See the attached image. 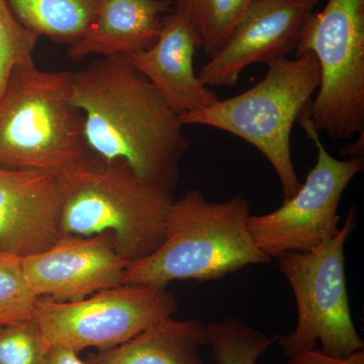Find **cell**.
Instances as JSON below:
<instances>
[{"instance_id":"cell-4","label":"cell","mask_w":364,"mask_h":364,"mask_svg":"<svg viewBox=\"0 0 364 364\" xmlns=\"http://www.w3.org/2000/svg\"><path fill=\"white\" fill-rule=\"evenodd\" d=\"M90 155L71 72L16 68L0 100V167L58 174Z\"/></svg>"},{"instance_id":"cell-21","label":"cell","mask_w":364,"mask_h":364,"mask_svg":"<svg viewBox=\"0 0 364 364\" xmlns=\"http://www.w3.org/2000/svg\"><path fill=\"white\" fill-rule=\"evenodd\" d=\"M50 350L33 320L0 326V364H47Z\"/></svg>"},{"instance_id":"cell-11","label":"cell","mask_w":364,"mask_h":364,"mask_svg":"<svg viewBox=\"0 0 364 364\" xmlns=\"http://www.w3.org/2000/svg\"><path fill=\"white\" fill-rule=\"evenodd\" d=\"M28 286L39 299L74 301L123 284L129 267L109 235L62 236L42 252L21 258Z\"/></svg>"},{"instance_id":"cell-8","label":"cell","mask_w":364,"mask_h":364,"mask_svg":"<svg viewBox=\"0 0 364 364\" xmlns=\"http://www.w3.org/2000/svg\"><path fill=\"white\" fill-rule=\"evenodd\" d=\"M176 296L167 287L121 284L74 301L39 299L33 321L50 347L109 350L173 317Z\"/></svg>"},{"instance_id":"cell-23","label":"cell","mask_w":364,"mask_h":364,"mask_svg":"<svg viewBox=\"0 0 364 364\" xmlns=\"http://www.w3.org/2000/svg\"><path fill=\"white\" fill-rule=\"evenodd\" d=\"M78 354L65 347H52L47 364H88Z\"/></svg>"},{"instance_id":"cell-16","label":"cell","mask_w":364,"mask_h":364,"mask_svg":"<svg viewBox=\"0 0 364 364\" xmlns=\"http://www.w3.org/2000/svg\"><path fill=\"white\" fill-rule=\"evenodd\" d=\"M16 18L31 32L73 45L95 23L102 0H7Z\"/></svg>"},{"instance_id":"cell-13","label":"cell","mask_w":364,"mask_h":364,"mask_svg":"<svg viewBox=\"0 0 364 364\" xmlns=\"http://www.w3.org/2000/svg\"><path fill=\"white\" fill-rule=\"evenodd\" d=\"M200 48L203 40L188 6L176 4L163 18L155 44L126 57L181 114L200 111L220 100L212 88L200 82L195 70L193 59Z\"/></svg>"},{"instance_id":"cell-17","label":"cell","mask_w":364,"mask_h":364,"mask_svg":"<svg viewBox=\"0 0 364 364\" xmlns=\"http://www.w3.org/2000/svg\"><path fill=\"white\" fill-rule=\"evenodd\" d=\"M207 330L215 364H257L277 340L235 318L208 323Z\"/></svg>"},{"instance_id":"cell-1","label":"cell","mask_w":364,"mask_h":364,"mask_svg":"<svg viewBox=\"0 0 364 364\" xmlns=\"http://www.w3.org/2000/svg\"><path fill=\"white\" fill-rule=\"evenodd\" d=\"M71 100L82 112L86 145L107 162L173 191L191 142L177 114L126 56L98 57L71 72Z\"/></svg>"},{"instance_id":"cell-15","label":"cell","mask_w":364,"mask_h":364,"mask_svg":"<svg viewBox=\"0 0 364 364\" xmlns=\"http://www.w3.org/2000/svg\"><path fill=\"white\" fill-rule=\"evenodd\" d=\"M208 344L207 325L198 320L160 321L129 341L92 354L88 364H207L200 348Z\"/></svg>"},{"instance_id":"cell-14","label":"cell","mask_w":364,"mask_h":364,"mask_svg":"<svg viewBox=\"0 0 364 364\" xmlns=\"http://www.w3.org/2000/svg\"><path fill=\"white\" fill-rule=\"evenodd\" d=\"M172 6L170 0H102L90 31L69 46V57L127 56L149 49L161 32L163 14Z\"/></svg>"},{"instance_id":"cell-25","label":"cell","mask_w":364,"mask_h":364,"mask_svg":"<svg viewBox=\"0 0 364 364\" xmlns=\"http://www.w3.org/2000/svg\"><path fill=\"white\" fill-rule=\"evenodd\" d=\"M314 2H315L316 4H318V1H320V0H313Z\"/></svg>"},{"instance_id":"cell-22","label":"cell","mask_w":364,"mask_h":364,"mask_svg":"<svg viewBox=\"0 0 364 364\" xmlns=\"http://www.w3.org/2000/svg\"><path fill=\"white\" fill-rule=\"evenodd\" d=\"M286 364H364V350L347 356H333L318 348L308 349L289 356Z\"/></svg>"},{"instance_id":"cell-12","label":"cell","mask_w":364,"mask_h":364,"mask_svg":"<svg viewBox=\"0 0 364 364\" xmlns=\"http://www.w3.org/2000/svg\"><path fill=\"white\" fill-rule=\"evenodd\" d=\"M62 191L51 172L0 167V253L26 257L61 238Z\"/></svg>"},{"instance_id":"cell-20","label":"cell","mask_w":364,"mask_h":364,"mask_svg":"<svg viewBox=\"0 0 364 364\" xmlns=\"http://www.w3.org/2000/svg\"><path fill=\"white\" fill-rule=\"evenodd\" d=\"M38 299L26 282L21 258L0 253V326L33 320Z\"/></svg>"},{"instance_id":"cell-19","label":"cell","mask_w":364,"mask_h":364,"mask_svg":"<svg viewBox=\"0 0 364 364\" xmlns=\"http://www.w3.org/2000/svg\"><path fill=\"white\" fill-rule=\"evenodd\" d=\"M39 38L16 18L7 0H0V100L14 70L35 63Z\"/></svg>"},{"instance_id":"cell-5","label":"cell","mask_w":364,"mask_h":364,"mask_svg":"<svg viewBox=\"0 0 364 364\" xmlns=\"http://www.w3.org/2000/svg\"><path fill=\"white\" fill-rule=\"evenodd\" d=\"M265 77L250 90L193 112L184 126H207L243 139L264 155L277 172L284 200L301 186L291 159L294 124L320 85V67L311 53L268 64Z\"/></svg>"},{"instance_id":"cell-18","label":"cell","mask_w":364,"mask_h":364,"mask_svg":"<svg viewBox=\"0 0 364 364\" xmlns=\"http://www.w3.org/2000/svg\"><path fill=\"white\" fill-rule=\"evenodd\" d=\"M253 2L254 0H191L186 6L202 38L203 52L208 59L226 44Z\"/></svg>"},{"instance_id":"cell-24","label":"cell","mask_w":364,"mask_h":364,"mask_svg":"<svg viewBox=\"0 0 364 364\" xmlns=\"http://www.w3.org/2000/svg\"><path fill=\"white\" fill-rule=\"evenodd\" d=\"M177 4H186L188 6L191 0H176Z\"/></svg>"},{"instance_id":"cell-7","label":"cell","mask_w":364,"mask_h":364,"mask_svg":"<svg viewBox=\"0 0 364 364\" xmlns=\"http://www.w3.org/2000/svg\"><path fill=\"white\" fill-rule=\"evenodd\" d=\"M311 53L320 67L318 93L306 109L314 128L333 140L364 132V0H328L313 13L296 57Z\"/></svg>"},{"instance_id":"cell-6","label":"cell","mask_w":364,"mask_h":364,"mask_svg":"<svg viewBox=\"0 0 364 364\" xmlns=\"http://www.w3.org/2000/svg\"><path fill=\"white\" fill-rule=\"evenodd\" d=\"M358 222L355 207L332 238L308 252H287L277 258L296 299L294 329L277 342L287 358L316 348L333 356L364 350L353 318L345 273V245Z\"/></svg>"},{"instance_id":"cell-3","label":"cell","mask_w":364,"mask_h":364,"mask_svg":"<svg viewBox=\"0 0 364 364\" xmlns=\"http://www.w3.org/2000/svg\"><path fill=\"white\" fill-rule=\"evenodd\" d=\"M250 203L241 196L210 202L200 189L174 200L164 240L132 263L123 284L168 287L176 280H215L249 265L267 264L249 230Z\"/></svg>"},{"instance_id":"cell-9","label":"cell","mask_w":364,"mask_h":364,"mask_svg":"<svg viewBox=\"0 0 364 364\" xmlns=\"http://www.w3.org/2000/svg\"><path fill=\"white\" fill-rule=\"evenodd\" d=\"M299 123L317 148V162L291 198L268 214L250 215L253 240L270 259L287 252H308L340 230L338 208L347 186L363 171V158L339 160L321 141L304 112Z\"/></svg>"},{"instance_id":"cell-10","label":"cell","mask_w":364,"mask_h":364,"mask_svg":"<svg viewBox=\"0 0 364 364\" xmlns=\"http://www.w3.org/2000/svg\"><path fill=\"white\" fill-rule=\"evenodd\" d=\"M313 0H254L226 44L198 73L208 87L233 86L244 69L286 58L314 13Z\"/></svg>"},{"instance_id":"cell-2","label":"cell","mask_w":364,"mask_h":364,"mask_svg":"<svg viewBox=\"0 0 364 364\" xmlns=\"http://www.w3.org/2000/svg\"><path fill=\"white\" fill-rule=\"evenodd\" d=\"M56 176L62 191L61 236L109 235L129 265L164 240L176 200L169 189L141 178L123 162L92 154Z\"/></svg>"}]
</instances>
